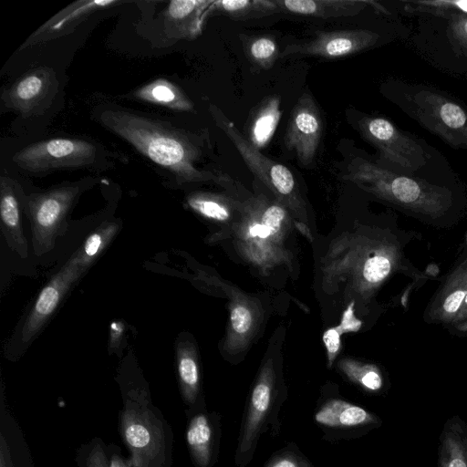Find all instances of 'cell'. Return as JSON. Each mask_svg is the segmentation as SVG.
<instances>
[{
    "instance_id": "484cf974",
    "label": "cell",
    "mask_w": 467,
    "mask_h": 467,
    "mask_svg": "<svg viewBox=\"0 0 467 467\" xmlns=\"http://www.w3.org/2000/svg\"><path fill=\"white\" fill-rule=\"evenodd\" d=\"M0 215L2 226L6 235L11 238L18 251L26 252V245L21 228L15 182L5 176L1 177Z\"/></svg>"
},
{
    "instance_id": "2e32d148",
    "label": "cell",
    "mask_w": 467,
    "mask_h": 467,
    "mask_svg": "<svg viewBox=\"0 0 467 467\" xmlns=\"http://www.w3.org/2000/svg\"><path fill=\"white\" fill-rule=\"evenodd\" d=\"M86 271L74 254L45 285L37 296L21 331V341L28 343L57 307L62 297Z\"/></svg>"
},
{
    "instance_id": "603a6c76",
    "label": "cell",
    "mask_w": 467,
    "mask_h": 467,
    "mask_svg": "<svg viewBox=\"0 0 467 467\" xmlns=\"http://www.w3.org/2000/svg\"><path fill=\"white\" fill-rule=\"evenodd\" d=\"M278 97L265 98L254 109L248 124L247 140L258 150L265 147L273 137L282 111Z\"/></svg>"
},
{
    "instance_id": "e0dca14e",
    "label": "cell",
    "mask_w": 467,
    "mask_h": 467,
    "mask_svg": "<svg viewBox=\"0 0 467 467\" xmlns=\"http://www.w3.org/2000/svg\"><path fill=\"white\" fill-rule=\"evenodd\" d=\"M57 79L52 69L35 68L4 91L2 100L6 108L31 114L57 89Z\"/></svg>"
},
{
    "instance_id": "8d00e7d4",
    "label": "cell",
    "mask_w": 467,
    "mask_h": 467,
    "mask_svg": "<svg viewBox=\"0 0 467 467\" xmlns=\"http://www.w3.org/2000/svg\"><path fill=\"white\" fill-rule=\"evenodd\" d=\"M86 467H109L105 451L99 444L92 447L87 458Z\"/></svg>"
},
{
    "instance_id": "8992f818",
    "label": "cell",
    "mask_w": 467,
    "mask_h": 467,
    "mask_svg": "<svg viewBox=\"0 0 467 467\" xmlns=\"http://www.w3.org/2000/svg\"><path fill=\"white\" fill-rule=\"evenodd\" d=\"M359 259L357 238L350 233H344L331 242L321 260L323 289L335 293L342 283H347L348 288H357L360 282L376 284L390 271V262L384 255Z\"/></svg>"
},
{
    "instance_id": "83f0119b",
    "label": "cell",
    "mask_w": 467,
    "mask_h": 467,
    "mask_svg": "<svg viewBox=\"0 0 467 467\" xmlns=\"http://www.w3.org/2000/svg\"><path fill=\"white\" fill-rule=\"evenodd\" d=\"M210 7L237 21L261 18L279 13L274 0H220L213 1Z\"/></svg>"
},
{
    "instance_id": "52a82bcc",
    "label": "cell",
    "mask_w": 467,
    "mask_h": 467,
    "mask_svg": "<svg viewBox=\"0 0 467 467\" xmlns=\"http://www.w3.org/2000/svg\"><path fill=\"white\" fill-rule=\"evenodd\" d=\"M420 17L419 49L439 67L467 74V15Z\"/></svg>"
},
{
    "instance_id": "ab89813d",
    "label": "cell",
    "mask_w": 467,
    "mask_h": 467,
    "mask_svg": "<svg viewBox=\"0 0 467 467\" xmlns=\"http://www.w3.org/2000/svg\"><path fill=\"white\" fill-rule=\"evenodd\" d=\"M109 467H134L130 462L123 460L119 454L112 455Z\"/></svg>"
},
{
    "instance_id": "3957f363",
    "label": "cell",
    "mask_w": 467,
    "mask_h": 467,
    "mask_svg": "<svg viewBox=\"0 0 467 467\" xmlns=\"http://www.w3.org/2000/svg\"><path fill=\"white\" fill-rule=\"evenodd\" d=\"M287 398L272 358L261 367L251 388L238 435L234 455L236 467H246L253 460L263 434L277 437L281 431L279 412Z\"/></svg>"
},
{
    "instance_id": "836d02e7",
    "label": "cell",
    "mask_w": 467,
    "mask_h": 467,
    "mask_svg": "<svg viewBox=\"0 0 467 467\" xmlns=\"http://www.w3.org/2000/svg\"><path fill=\"white\" fill-rule=\"evenodd\" d=\"M264 467H315L309 459L294 443L276 451Z\"/></svg>"
},
{
    "instance_id": "60d3db41",
    "label": "cell",
    "mask_w": 467,
    "mask_h": 467,
    "mask_svg": "<svg viewBox=\"0 0 467 467\" xmlns=\"http://www.w3.org/2000/svg\"><path fill=\"white\" fill-rule=\"evenodd\" d=\"M296 226L304 235H306L308 239H311L312 236L310 231L303 223L296 222Z\"/></svg>"
},
{
    "instance_id": "4dcf8cb0",
    "label": "cell",
    "mask_w": 467,
    "mask_h": 467,
    "mask_svg": "<svg viewBox=\"0 0 467 467\" xmlns=\"http://www.w3.org/2000/svg\"><path fill=\"white\" fill-rule=\"evenodd\" d=\"M337 368L349 381L368 392H379L383 387L380 373L372 366L350 358H342L337 363Z\"/></svg>"
},
{
    "instance_id": "30bf717a",
    "label": "cell",
    "mask_w": 467,
    "mask_h": 467,
    "mask_svg": "<svg viewBox=\"0 0 467 467\" xmlns=\"http://www.w3.org/2000/svg\"><path fill=\"white\" fill-rule=\"evenodd\" d=\"M96 157L97 147L87 140L57 138L28 145L14 155L13 161L24 170L40 172L86 167Z\"/></svg>"
},
{
    "instance_id": "d6a6232c",
    "label": "cell",
    "mask_w": 467,
    "mask_h": 467,
    "mask_svg": "<svg viewBox=\"0 0 467 467\" xmlns=\"http://www.w3.org/2000/svg\"><path fill=\"white\" fill-rule=\"evenodd\" d=\"M244 46L252 63L263 69L272 67L279 55L276 42L267 36L248 37Z\"/></svg>"
},
{
    "instance_id": "44dd1931",
    "label": "cell",
    "mask_w": 467,
    "mask_h": 467,
    "mask_svg": "<svg viewBox=\"0 0 467 467\" xmlns=\"http://www.w3.org/2000/svg\"><path fill=\"white\" fill-rule=\"evenodd\" d=\"M438 467H467V420L454 415L446 420L438 439Z\"/></svg>"
},
{
    "instance_id": "cb8c5ba5",
    "label": "cell",
    "mask_w": 467,
    "mask_h": 467,
    "mask_svg": "<svg viewBox=\"0 0 467 467\" xmlns=\"http://www.w3.org/2000/svg\"><path fill=\"white\" fill-rule=\"evenodd\" d=\"M213 1L204 0H173L166 8L165 16L171 22L182 37H195L201 33V17L204 9Z\"/></svg>"
},
{
    "instance_id": "5bb4252c",
    "label": "cell",
    "mask_w": 467,
    "mask_h": 467,
    "mask_svg": "<svg viewBox=\"0 0 467 467\" xmlns=\"http://www.w3.org/2000/svg\"><path fill=\"white\" fill-rule=\"evenodd\" d=\"M323 130L320 111L311 95L304 93L293 108L285 144L302 166H309L318 150Z\"/></svg>"
},
{
    "instance_id": "74e56055",
    "label": "cell",
    "mask_w": 467,
    "mask_h": 467,
    "mask_svg": "<svg viewBox=\"0 0 467 467\" xmlns=\"http://www.w3.org/2000/svg\"><path fill=\"white\" fill-rule=\"evenodd\" d=\"M464 296V292L460 290L451 294L445 300L444 309L449 313L455 312L460 307Z\"/></svg>"
},
{
    "instance_id": "f1b7e54d",
    "label": "cell",
    "mask_w": 467,
    "mask_h": 467,
    "mask_svg": "<svg viewBox=\"0 0 467 467\" xmlns=\"http://www.w3.org/2000/svg\"><path fill=\"white\" fill-rule=\"evenodd\" d=\"M187 203L200 215L217 222H226L232 215L233 207L238 202L218 193L193 192L187 197Z\"/></svg>"
},
{
    "instance_id": "f546056e",
    "label": "cell",
    "mask_w": 467,
    "mask_h": 467,
    "mask_svg": "<svg viewBox=\"0 0 467 467\" xmlns=\"http://www.w3.org/2000/svg\"><path fill=\"white\" fill-rule=\"evenodd\" d=\"M402 3L406 14L418 16L467 15V0H410Z\"/></svg>"
},
{
    "instance_id": "d6986e66",
    "label": "cell",
    "mask_w": 467,
    "mask_h": 467,
    "mask_svg": "<svg viewBox=\"0 0 467 467\" xmlns=\"http://www.w3.org/2000/svg\"><path fill=\"white\" fill-rule=\"evenodd\" d=\"M274 2L279 12L319 18L357 16L369 5L380 12L388 13L379 4L369 0H274Z\"/></svg>"
},
{
    "instance_id": "7a4b0ae2",
    "label": "cell",
    "mask_w": 467,
    "mask_h": 467,
    "mask_svg": "<svg viewBox=\"0 0 467 467\" xmlns=\"http://www.w3.org/2000/svg\"><path fill=\"white\" fill-rule=\"evenodd\" d=\"M392 100L453 149L467 150V107L433 87L397 82Z\"/></svg>"
},
{
    "instance_id": "8fae6325",
    "label": "cell",
    "mask_w": 467,
    "mask_h": 467,
    "mask_svg": "<svg viewBox=\"0 0 467 467\" xmlns=\"http://www.w3.org/2000/svg\"><path fill=\"white\" fill-rule=\"evenodd\" d=\"M313 419L323 438L329 441L360 438L382 424L377 414L340 396L323 397Z\"/></svg>"
},
{
    "instance_id": "b9f144b4",
    "label": "cell",
    "mask_w": 467,
    "mask_h": 467,
    "mask_svg": "<svg viewBox=\"0 0 467 467\" xmlns=\"http://www.w3.org/2000/svg\"><path fill=\"white\" fill-rule=\"evenodd\" d=\"M465 301H466V303H467V296H466V298H465Z\"/></svg>"
},
{
    "instance_id": "7c38bea8",
    "label": "cell",
    "mask_w": 467,
    "mask_h": 467,
    "mask_svg": "<svg viewBox=\"0 0 467 467\" xmlns=\"http://www.w3.org/2000/svg\"><path fill=\"white\" fill-rule=\"evenodd\" d=\"M120 425L124 441L132 452L130 463L134 467H150L161 461L164 448L162 430L147 408L127 403Z\"/></svg>"
},
{
    "instance_id": "1f68e13d",
    "label": "cell",
    "mask_w": 467,
    "mask_h": 467,
    "mask_svg": "<svg viewBox=\"0 0 467 467\" xmlns=\"http://www.w3.org/2000/svg\"><path fill=\"white\" fill-rule=\"evenodd\" d=\"M118 231L116 223H108L97 229L86 239L75 254L80 265L87 270L90 264L109 244Z\"/></svg>"
},
{
    "instance_id": "f35d334b",
    "label": "cell",
    "mask_w": 467,
    "mask_h": 467,
    "mask_svg": "<svg viewBox=\"0 0 467 467\" xmlns=\"http://www.w3.org/2000/svg\"><path fill=\"white\" fill-rule=\"evenodd\" d=\"M0 467H14L11 461L9 448L3 435L1 436L0 445Z\"/></svg>"
},
{
    "instance_id": "ba28073f",
    "label": "cell",
    "mask_w": 467,
    "mask_h": 467,
    "mask_svg": "<svg viewBox=\"0 0 467 467\" xmlns=\"http://www.w3.org/2000/svg\"><path fill=\"white\" fill-rule=\"evenodd\" d=\"M358 126L362 137L379 150L392 171L412 175L423 170L430 161L422 143L385 118L364 116Z\"/></svg>"
},
{
    "instance_id": "ac0fdd59",
    "label": "cell",
    "mask_w": 467,
    "mask_h": 467,
    "mask_svg": "<svg viewBox=\"0 0 467 467\" xmlns=\"http://www.w3.org/2000/svg\"><path fill=\"white\" fill-rule=\"evenodd\" d=\"M220 420L215 411H199L189 420L186 441L196 467H213L216 462L222 434Z\"/></svg>"
},
{
    "instance_id": "6da1fadb",
    "label": "cell",
    "mask_w": 467,
    "mask_h": 467,
    "mask_svg": "<svg viewBox=\"0 0 467 467\" xmlns=\"http://www.w3.org/2000/svg\"><path fill=\"white\" fill-rule=\"evenodd\" d=\"M99 119L109 130L182 182H198L215 179L212 172L196 168L194 163L201 151L182 130L122 109H104Z\"/></svg>"
},
{
    "instance_id": "d590c367",
    "label": "cell",
    "mask_w": 467,
    "mask_h": 467,
    "mask_svg": "<svg viewBox=\"0 0 467 467\" xmlns=\"http://www.w3.org/2000/svg\"><path fill=\"white\" fill-rule=\"evenodd\" d=\"M355 302L352 300L344 310L340 323L336 326L339 332L342 334L349 332H357L362 322L358 320L354 314Z\"/></svg>"
},
{
    "instance_id": "7402d4cb",
    "label": "cell",
    "mask_w": 467,
    "mask_h": 467,
    "mask_svg": "<svg viewBox=\"0 0 467 467\" xmlns=\"http://www.w3.org/2000/svg\"><path fill=\"white\" fill-rule=\"evenodd\" d=\"M257 314L258 311L251 301L240 296L232 301L226 339L229 351L238 352L246 346L255 328Z\"/></svg>"
},
{
    "instance_id": "d4e9b609",
    "label": "cell",
    "mask_w": 467,
    "mask_h": 467,
    "mask_svg": "<svg viewBox=\"0 0 467 467\" xmlns=\"http://www.w3.org/2000/svg\"><path fill=\"white\" fill-rule=\"evenodd\" d=\"M177 370L182 396L186 404L192 406L200 395L201 377L197 353L189 341L177 346Z\"/></svg>"
},
{
    "instance_id": "5b68a950",
    "label": "cell",
    "mask_w": 467,
    "mask_h": 467,
    "mask_svg": "<svg viewBox=\"0 0 467 467\" xmlns=\"http://www.w3.org/2000/svg\"><path fill=\"white\" fill-rule=\"evenodd\" d=\"M209 111L215 125L234 143L248 168L275 194L277 201L295 213H301L304 202L291 171L261 153L217 106L210 104Z\"/></svg>"
},
{
    "instance_id": "e575fe53",
    "label": "cell",
    "mask_w": 467,
    "mask_h": 467,
    "mask_svg": "<svg viewBox=\"0 0 467 467\" xmlns=\"http://www.w3.org/2000/svg\"><path fill=\"white\" fill-rule=\"evenodd\" d=\"M341 333L337 327L327 328L322 336L326 347L327 366L330 368L341 348Z\"/></svg>"
},
{
    "instance_id": "9c48e42d",
    "label": "cell",
    "mask_w": 467,
    "mask_h": 467,
    "mask_svg": "<svg viewBox=\"0 0 467 467\" xmlns=\"http://www.w3.org/2000/svg\"><path fill=\"white\" fill-rule=\"evenodd\" d=\"M342 178L365 191L404 204L440 195L439 190L413 175L397 172L360 156L349 161Z\"/></svg>"
},
{
    "instance_id": "4fadbf2b",
    "label": "cell",
    "mask_w": 467,
    "mask_h": 467,
    "mask_svg": "<svg viewBox=\"0 0 467 467\" xmlns=\"http://www.w3.org/2000/svg\"><path fill=\"white\" fill-rule=\"evenodd\" d=\"M380 39L379 33L369 29L321 31L311 40L285 46L281 57L304 55L325 58L341 57L371 48Z\"/></svg>"
},
{
    "instance_id": "4316f807",
    "label": "cell",
    "mask_w": 467,
    "mask_h": 467,
    "mask_svg": "<svg viewBox=\"0 0 467 467\" xmlns=\"http://www.w3.org/2000/svg\"><path fill=\"white\" fill-rule=\"evenodd\" d=\"M135 97L146 102L161 105L180 111H191L193 104L184 92L173 83L159 78L143 86Z\"/></svg>"
},
{
    "instance_id": "9a60e30c",
    "label": "cell",
    "mask_w": 467,
    "mask_h": 467,
    "mask_svg": "<svg viewBox=\"0 0 467 467\" xmlns=\"http://www.w3.org/2000/svg\"><path fill=\"white\" fill-rule=\"evenodd\" d=\"M77 186H65L31 198L29 208L35 247H49L75 197Z\"/></svg>"
},
{
    "instance_id": "277c9868",
    "label": "cell",
    "mask_w": 467,
    "mask_h": 467,
    "mask_svg": "<svg viewBox=\"0 0 467 467\" xmlns=\"http://www.w3.org/2000/svg\"><path fill=\"white\" fill-rule=\"evenodd\" d=\"M239 209L243 218L237 236L244 256L262 266L282 259L279 243L289 221L285 206L258 196L239 202Z\"/></svg>"
},
{
    "instance_id": "ffe728a7",
    "label": "cell",
    "mask_w": 467,
    "mask_h": 467,
    "mask_svg": "<svg viewBox=\"0 0 467 467\" xmlns=\"http://www.w3.org/2000/svg\"><path fill=\"white\" fill-rule=\"evenodd\" d=\"M118 3L114 0H81L74 2L36 30L25 44H35L66 35L90 14Z\"/></svg>"
}]
</instances>
